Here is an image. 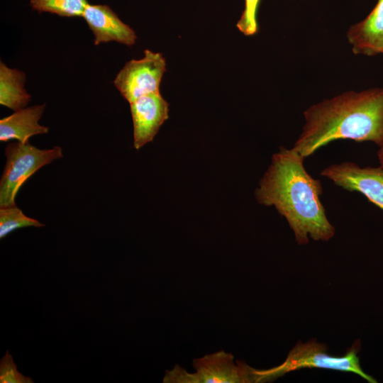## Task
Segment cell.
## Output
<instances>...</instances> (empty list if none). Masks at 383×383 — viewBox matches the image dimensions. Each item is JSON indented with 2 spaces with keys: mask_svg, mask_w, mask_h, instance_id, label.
<instances>
[{
  "mask_svg": "<svg viewBox=\"0 0 383 383\" xmlns=\"http://www.w3.org/2000/svg\"><path fill=\"white\" fill-rule=\"evenodd\" d=\"M87 0H30V5L33 10L38 13L47 12L62 17L82 16Z\"/></svg>",
  "mask_w": 383,
  "mask_h": 383,
  "instance_id": "cell-13",
  "label": "cell"
},
{
  "mask_svg": "<svg viewBox=\"0 0 383 383\" xmlns=\"http://www.w3.org/2000/svg\"><path fill=\"white\" fill-rule=\"evenodd\" d=\"M25 73L0 62V104L14 111L27 107L31 95L24 85Z\"/></svg>",
  "mask_w": 383,
  "mask_h": 383,
  "instance_id": "cell-12",
  "label": "cell"
},
{
  "mask_svg": "<svg viewBox=\"0 0 383 383\" xmlns=\"http://www.w3.org/2000/svg\"><path fill=\"white\" fill-rule=\"evenodd\" d=\"M144 54L141 59L128 61L113 80L116 88L129 104L143 96L160 92L166 71L165 59L161 53L145 50Z\"/></svg>",
  "mask_w": 383,
  "mask_h": 383,
  "instance_id": "cell-6",
  "label": "cell"
},
{
  "mask_svg": "<svg viewBox=\"0 0 383 383\" xmlns=\"http://www.w3.org/2000/svg\"><path fill=\"white\" fill-rule=\"evenodd\" d=\"M133 126V147L139 150L152 141L169 118V104L160 92L143 96L130 104Z\"/></svg>",
  "mask_w": 383,
  "mask_h": 383,
  "instance_id": "cell-8",
  "label": "cell"
},
{
  "mask_svg": "<svg viewBox=\"0 0 383 383\" xmlns=\"http://www.w3.org/2000/svg\"><path fill=\"white\" fill-rule=\"evenodd\" d=\"M360 345L355 342L343 356H332L326 353V345L311 340L299 342L281 365L268 369H252L255 382H272L287 372L303 368H321L353 372L369 382L377 381L366 374L360 367L357 353Z\"/></svg>",
  "mask_w": 383,
  "mask_h": 383,
  "instance_id": "cell-3",
  "label": "cell"
},
{
  "mask_svg": "<svg viewBox=\"0 0 383 383\" xmlns=\"http://www.w3.org/2000/svg\"><path fill=\"white\" fill-rule=\"evenodd\" d=\"M260 0H245V9L236 26L245 35H252L257 31L256 19Z\"/></svg>",
  "mask_w": 383,
  "mask_h": 383,
  "instance_id": "cell-16",
  "label": "cell"
},
{
  "mask_svg": "<svg viewBox=\"0 0 383 383\" xmlns=\"http://www.w3.org/2000/svg\"><path fill=\"white\" fill-rule=\"evenodd\" d=\"M1 383H33V379L18 371L12 355L6 352L0 360Z\"/></svg>",
  "mask_w": 383,
  "mask_h": 383,
  "instance_id": "cell-15",
  "label": "cell"
},
{
  "mask_svg": "<svg viewBox=\"0 0 383 383\" xmlns=\"http://www.w3.org/2000/svg\"><path fill=\"white\" fill-rule=\"evenodd\" d=\"M346 37L355 55L383 54V0L362 21L351 26Z\"/></svg>",
  "mask_w": 383,
  "mask_h": 383,
  "instance_id": "cell-10",
  "label": "cell"
},
{
  "mask_svg": "<svg viewBox=\"0 0 383 383\" xmlns=\"http://www.w3.org/2000/svg\"><path fill=\"white\" fill-rule=\"evenodd\" d=\"M6 165L0 181V208L16 206L15 198L23 184L45 165L62 157L61 147L39 149L29 142L6 145Z\"/></svg>",
  "mask_w": 383,
  "mask_h": 383,
  "instance_id": "cell-4",
  "label": "cell"
},
{
  "mask_svg": "<svg viewBox=\"0 0 383 383\" xmlns=\"http://www.w3.org/2000/svg\"><path fill=\"white\" fill-rule=\"evenodd\" d=\"M45 109V104L34 105L14 111L11 115L0 120V140L6 142L16 140L28 142L30 137L45 134L49 128L39 123Z\"/></svg>",
  "mask_w": 383,
  "mask_h": 383,
  "instance_id": "cell-11",
  "label": "cell"
},
{
  "mask_svg": "<svg viewBox=\"0 0 383 383\" xmlns=\"http://www.w3.org/2000/svg\"><path fill=\"white\" fill-rule=\"evenodd\" d=\"M82 17L91 30L94 44L115 41L127 46L135 43V31L123 23L108 5L88 4Z\"/></svg>",
  "mask_w": 383,
  "mask_h": 383,
  "instance_id": "cell-9",
  "label": "cell"
},
{
  "mask_svg": "<svg viewBox=\"0 0 383 383\" xmlns=\"http://www.w3.org/2000/svg\"><path fill=\"white\" fill-rule=\"evenodd\" d=\"M304 116L292 148L305 159L338 140L383 145V88L343 92L311 106Z\"/></svg>",
  "mask_w": 383,
  "mask_h": 383,
  "instance_id": "cell-2",
  "label": "cell"
},
{
  "mask_svg": "<svg viewBox=\"0 0 383 383\" xmlns=\"http://www.w3.org/2000/svg\"><path fill=\"white\" fill-rule=\"evenodd\" d=\"M321 175L336 186L363 194L383 210V167H364L352 162L333 164L324 168Z\"/></svg>",
  "mask_w": 383,
  "mask_h": 383,
  "instance_id": "cell-7",
  "label": "cell"
},
{
  "mask_svg": "<svg viewBox=\"0 0 383 383\" xmlns=\"http://www.w3.org/2000/svg\"><path fill=\"white\" fill-rule=\"evenodd\" d=\"M304 158L292 148L281 147L260 182L255 194L265 206H273L285 218L299 245L328 241L335 234L320 200L323 188L304 166Z\"/></svg>",
  "mask_w": 383,
  "mask_h": 383,
  "instance_id": "cell-1",
  "label": "cell"
},
{
  "mask_svg": "<svg viewBox=\"0 0 383 383\" xmlns=\"http://www.w3.org/2000/svg\"><path fill=\"white\" fill-rule=\"evenodd\" d=\"M195 372L189 373L176 365L167 370L164 383H250L255 382L252 367L221 350L193 360Z\"/></svg>",
  "mask_w": 383,
  "mask_h": 383,
  "instance_id": "cell-5",
  "label": "cell"
},
{
  "mask_svg": "<svg viewBox=\"0 0 383 383\" xmlns=\"http://www.w3.org/2000/svg\"><path fill=\"white\" fill-rule=\"evenodd\" d=\"M45 225L36 219L26 216L16 206L0 208V238L12 231L25 227L40 228Z\"/></svg>",
  "mask_w": 383,
  "mask_h": 383,
  "instance_id": "cell-14",
  "label": "cell"
},
{
  "mask_svg": "<svg viewBox=\"0 0 383 383\" xmlns=\"http://www.w3.org/2000/svg\"><path fill=\"white\" fill-rule=\"evenodd\" d=\"M377 157L380 166L383 167V145L379 147V150L377 151Z\"/></svg>",
  "mask_w": 383,
  "mask_h": 383,
  "instance_id": "cell-17",
  "label": "cell"
}]
</instances>
